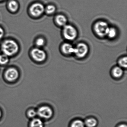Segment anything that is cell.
<instances>
[{
  "mask_svg": "<svg viewBox=\"0 0 127 127\" xmlns=\"http://www.w3.org/2000/svg\"><path fill=\"white\" fill-rule=\"evenodd\" d=\"M1 48L3 53L9 57L16 55L19 50L18 44L15 41L11 39L3 41L1 44Z\"/></svg>",
  "mask_w": 127,
  "mask_h": 127,
  "instance_id": "obj_1",
  "label": "cell"
},
{
  "mask_svg": "<svg viewBox=\"0 0 127 127\" xmlns=\"http://www.w3.org/2000/svg\"><path fill=\"white\" fill-rule=\"evenodd\" d=\"M109 27L107 23L104 21H100L95 24L94 28L96 34L99 37H102L106 36Z\"/></svg>",
  "mask_w": 127,
  "mask_h": 127,
  "instance_id": "obj_2",
  "label": "cell"
},
{
  "mask_svg": "<svg viewBox=\"0 0 127 127\" xmlns=\"http://www.w3.org/2000/svg\"><path fill=\"white\" fill-rule=\"evenodd\" d=\"M63 34L65 39L72 41L77 37L78 32L75 27L70 25H66L64 27Z\"/></svg>",
  "mask_w": 127,
  "mask_h": 127,
  "instance_id": "obj_3",
  "label": "cell"
},
{
  "mask_svg": "<svg viewBox=\"0 0 127 127\" xmlns=\"http://www.w3.org/2000/svg\"><path fill=\"white\" fill-rule=\"evenodd\" d=\"M31 55L32 59L37 62H42L46 60L47 55L46 52L39 48H34L31 52Z\"/></svg>",
  "mask_w": 127,
  "mask_h": 127,
  "instance_id": "obj_4",
  "label": "cell"
},
{
  "mask_svg": "<svg viewBox=\"0 0 127 127\" xmlns=\"http://www.w3.org/2000/svg\"><path fill=\"white\" fill-rule=\"evenodd\" d=\"M45 7L40 3H35L30 6V13L32 17H38L41 16L44 12Z\"/></svg>",
  "mask_w": 127,
  "mask_h": 127,
  "instance_id": "obj_5",
  "label": "cell"
},
{
  "mask_svg": "<svg viewBox=\"0 0 127 127\" xmlns=\"http://www.w3.org/2000/svg\"><path fill=\"white\" fill-rule=\"evenodd\" d=\"M89 51L88 46L84 43L78 44L76 47H75L74 54L78 58H81L85 57Z\"/></svg>",
  "mask_w": 127,
  "mask_h": 127,
  "instance_id": "obj_6",
  "label": "cell"
},
{
  "mask_svg": "<svg viewBox=\"0 0 127 127\" xmlns=\"http://www.w3.org/2000/svg\"><path fill=\"white\" fill-rule=\"evenodd\" d=\"M37 114L39 116L43 119H50L53 114V110L49 106L44 105L40 107L38 110Z\"/></svg>",
  "mask_w": 127,
  "mask_h": 127,
  "instance_id": "obj_7",
  "label": "cell"
},
{
  "mask_svg": "<svg viewBox=\"0 0 127 127\" xmlns=\"http://www.w3.org/2000/svg\"><path fill=\"white\" fill-rule=\"evenodd\" d=\"M18 76V71L14 67L9 68L5 72V77L6 79L9 81H13L16 80Z\"/></svg>",
  "mask_w": 127,
  "mask_h": 127,
  "instance_id": "obj_8",
  "label": "cell"
},
{
  "mask_svg": "<svg viewBox=\"0 0 127 127\" xmlns=\"http://www.w3.org/2000/svg\"><path fill=\"white\" fill-rule=\"evenodd\" d=\"M74 50L75 47L68 43H64L62 46V51L63 53L66 55L74 54Z\"/></svg>",
  "mask_w": 127,
  "mask_h": 127,
  "instance_id": "obj_9",
  "label": "cell"
},
{
  "mask_svg": "<svg viewBox=\"0 0 127 127\" xmlns=\"http://www.w3.org/2000/svg\"><path fill=\"white\" fill-rule=\"evenodd\" d=\"M112 76L116 79H119L122 76L123 71L122 68L120 66H116L113 68L111 72Z\"/></svg>",
  "mask_w": 127,
  "mask_h": 127,
  "instance_id": "obj_10",
  "label": "cell"
},
{
  "mask_svg": "<svg viewBox=\"0 0 127 127\" xmlns=\"http://www.w3.org/2000/svg\"><path fill=\"white\" fill-rule=\"evenodd\" d=\"M56 23L60 26H64L66 25L67 20L66 18L62 15H57L55 19Z\"/></svg>",
  "mask_w": 127,
  "mask_h": 127,
  "instance_id": "obj_11",
  "label": "cell"
},
{
  "mask_svg": "<svg viewBox=\"0 0 127 127\" xmlns=\"http://www.w3.org/2000/svg\"><path fill=\"white\" fill-rule=\"evenodd\" d=\"M85 126L87 127H96L98 124V121L95 118L90 117L87 118L85 122Z\"/></svg>",
  "mask_w": 127,
  "mask_h": 127,
  "instance_id": "obj_12",
  "label": "cell"
},
{
  "mask_svg": "<svg viewBox=\"0 0 127 127\" xmlns=\"http://www.w3.org/2000/svg\"><path fill=\"white\" fill-rule=\"evenodd\" d=\"M19 6L18 3L15 0H10L8 3V8L11 12H17L19 9Z\"/></svg>",
  "mask_w": 127,
  "mask_h": 127,
  "instance_id": "obj_13",
  "label": "cell"
},
{
  "mask_svg": "<svg viewBox=\"0 0 127 127\" xmlns=\"http://www.w3.org/2000/svg\"><path fill=\"white\" fill-rule=\"evenodd\" d=\"M70 127H85V125L81 120L76 119L71 122Z\"/></svg>",
  "mask_w": 127,
  "mask_h": 127,
  "instance_id": "obj_14",
  "label": "cell"
},
{
  "mask_svg": "<svg viewBox=\"0 0 127 127\" xmlns=\"http://www.w3.org/2000/svg\"><path fill=\"white\" fill-rule=\"evenodd\" d=\"M43 123L40 119H34L31 122V127H43Z\"/></svg>",
  "mask_w": 127,
  "mask_h": 127,
  "instance_id": "obj_15",
  "label": "cell"
},
{
  "mask_svg": "<svg viewBox=\"0 0 127 127\" xmlns=\"http://www.w3.org/2000/svg\"><path fill=\"white\" fill-rule=\"evenodd\" d=\"M116 30L115 28L113 27H109L107 32L106 35L110 38H114L117 35Z\"/></svg>",
  "mask_w": 127,
  "mask_h": 127,
  "instance_id": "obj_16",
  "label": "cell"
},
{
  "mask_svg": "<svg viewBox=\"0 0 127 127\" xmlns=\"http://www.w3.org/2000/svg\"><path fill=\"white\" fill-rule=\"evenodd\" d=\"M9 61V57L3 54L0 55V64L5 65L8 64Z\"/></svg>",
  "mask_w": 127,
  "mask_h": 127,
  "instance_id": "obj_17",
  "label": "cell"
},
{
  "mask_svg": "<svg viewBox=\"0 0 127 127\" xmlns=\"http://www.w3.org/2000/svg\"><path fill=\"white\" fill-rule=\"evenodd\" d=\"M56 11V7L55 6L52 5H47L45 8L44 12L47 14L50 15L53 14Z\"/></svg>",
  "mask_w": 127,
  "mask_h": 127,
  "instance_id": "obj_18",
  "label": "cell"
},
{
  "mask_svg": "<svg viewBox=\"0 0 127 127\" xmlns=\"http://www.w3.org/2000/svg\"><path fill=\"white\" fill-rule=\"evenodd\" d=\"M119 65L121 67L126 68L127 66V58L126 57H124L122 58L119 60Z\"/></svg>",
  "mask_w": 127,
  "mask_h": 127,
  "instance_id": "obj_19",
  "label": "cell"
},
{
  "mask_svg": "<svg viewBox=\"0 0 127 127\" xmlns=\"http://www.w3.org/2000/svg\"><path fill=\"white\" fill-rule=\"evenodd\" d=\"M35 44L38 47L43 46L45 44V40L43 38H38L35 41Z\"/></svg>",
  "mask_w": 127,
  "mask_h": 127,
  "instance_id": "obj_20",
  "label": "cell"
},
{
  "mask_svg": "<svg viewBox=\"0 0 127 127\" xmlns=\"http://www.w3.org/2000/svg\"><path fill=\"white\" fill-rule=\"evenodd\" d=\"M37 113L33 109H31V110H29L28 112V115L29 117L31 118H33L36 116Z\"/></svg>",
  "mask_w": 127,
  "mask_h": 127,
  "instance_id": "obj_21",
  "label": "cell"
},
{
  "mask_svg": "<svg viewBox=\"0 0 127 127\" xmlns=\"http://www.w3.org/2000/svg\"><path fill=\"white\" fill-rule=\"evenodd\" d=\"M4 31L2 28L0 27V39L2 38L4 35Z\"/></svg>",
  "mask_w": 127,
  "mask_h": 127,
  "instance_id": "obj_22",
  "label": "cell"
},
{
  "mask_svg": "<svg viewBox=\"0 0 127 127\" xmlns=\"http://www.w3.org/2000/svg\"><path fill=\"white\" fill-rule=\"evenodd\" d=\"M117 127H127V125L124 123L120 124Z\"/></svg>",
  "mask_w": 127,
  "mask_h": 127,
  "instance_id": "obj_23",
  "label": "cell"
},
{
  "mask_svg": "<svg viewBox=\"0 0 127 127\" xmlns=\"http://www.w3.org/2000/svg\"><path fill=\"white\" fill-rule=\"evenodd\" d=\"M1 115H2V114H1V111H0V117H1Z\"/></svg>",
  "mask_w": 127,
  "mask_h": 127,
  "instance_id": "obj_24",
  "label": "cell"
},
{
  "mask_svg": "<svg viewBox=\"0 0 127 127\" xmlns=\"http://www.w3.org/2000/svg\"><path fill=\"white\" fill-rule=\"evenodd\" d=\"M3 0H0V1H2Z\"/></svg>",
  "mask_w": 127,
  "mask_h": 127,
  "instance_id": "obj_25",
  "label": "cell"
}]
</instances>
